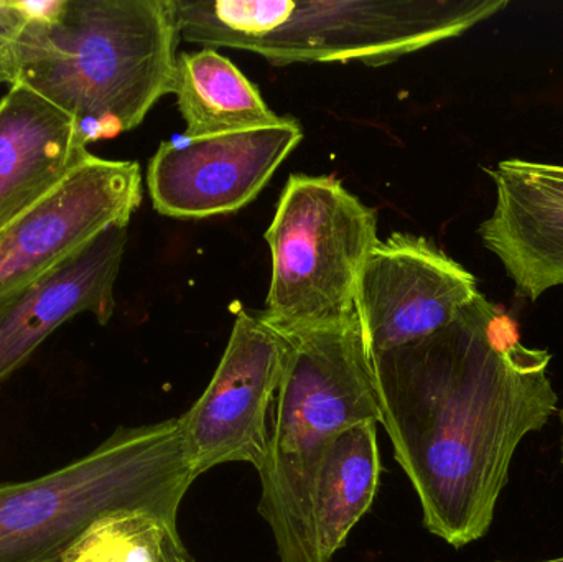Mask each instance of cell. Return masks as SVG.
I'll return each instance as SVG.
<instances>
[{"mask_svg": "<svg viewBox=\"0 0 563 562\" xmlns=\"http://www.w3.org/2000/svg\"><path fill=\"white\" fill-rule=\"evenodd\" d=\"M379 425L422 508L450 547L488 535L516 452L558 412L552 353L479 294L445 329L373 356Z\"/></svg>", "mask_w": 563, "mask_h": 562, "instance_id": "6da1fadb", "label": "cell"}, {"mask_svg": "<svg viewBox=\"0 0 563 562\" xmlns=\"http://www.w3.org/2000/svg\"><path fill=\"white\" fill-rule=\"evenodd\" d=\"M180 40L174 0H63L16 42L12 85L71 115L88 145L137 128L170 95Z\"/></svg>", "mask_w": 563, "mask_h": 562, "instance_id": "7a4b0ae2", "label": "cell"}, {"mask_svg": "<svg viewBox=\"0 0 563 562\" xmlns=\"http://www.w3.org/2000/svg\"><path fill=\"white\" fill-rule=\"evenodd\" d=\"M181 40L277 66H383L455 38L508 0H174Z\"/></svg>", "mask_w": 563, "mask_h": 562, "instance_id": "3957f363", "label": "cell"}, {"mask_svg": "<svg viewBox=\"0 0 563 562\" xmlns=\"http://www.w3.org/2000/svg\"><path fill=\"white\" fill-rule=\"evenodd\" d=\"M284 335L287 360L257 510L273 531L280 562H318L311 521L318 462L341 432L364 421L379 425V399L356 313Z\"/></svg>", "mask_w": 563, "mask_h": 562, "instance_id": "277c9868", "label": "cell"}, {"mask_svg": "<svg viewBox=\"0 0 563 562\" xmlns=\"http://www.w3.org/2000/svg\"><path fill=\"white\" fill-rule=\"evenodd\" d=\"M197 481L181 418L119 428L42 477L0 484V562H56L102 515L145 510L177 525Z\"/></svg>", "mask_w": 563, "mask_h": 562, "instance_id": "5b68a950", "label": "cell"}, {"mask_svg": "<svg viewBox=\"0 0 563 562\" xmlns=\"http://www.w3.org/2000/svg\"><path fill=\"white\" fill-rule=\"evenodd\" d=\"M273 277L264 320L282 333L343 322L377 241V211L331 175L291 174L266 231Z\"/></svg>", "mask_w": 563, "mask_h": 562, "instance_id": "8992f818", "label": "cell"}, {"mask_svg": "<svg viewBox=\"0 0 563 562\" xmlns=\"http://www.w3.org/2000/svg\"><path fill=\"white\" fill-rule=\"evenodd\" d=\"M287 350V337L261 313H238L210 385L180 416L195 478L231 462H244L257 472L264 467L269 409L279 392Z\"/></svg>", "mask_w": 563, "mask_h": 562, "instance_id": "52a82bcc", "label": "cell"}, {"mask_svg": "<svg viewBox=\"0 0 563 562\" xmlns=\"http://www.w3.org/2000/svg\"><path fill=\"white\" fill-rule=\"evenodd\" d=\"M479 294L476 277L429 238L393 233L361 267L354 313L373 359L445 329Z\"/></svg>", "mask_w": 563, "mask_h": 562, "instance_id": "ba28073f", "label": "cell"}, {"mask_svg": "<svg viewBox=\"0 0 563 562\" xmlns=\"http://www.w3.org/2000/svg\"><path fill=\"white\" fill-rule=\"evenodd\" d=\"M142 203L141 165L89 154L55 190L0 231V296L42 276Z\"/></svg>", "mask_w": 563, "mask_h": 562, "instance_id": "9c48e42d", "label": "cell"}, {"mask_svg": "<svg viewBox=\"0 0 563 562\" xmlns=\"http://www.w3.org/2000/svg\"><path fill=\"white\" fill-rule=\"evenodd\" d=\"M301 139L300 124L284 118L254 131L162 142L148 162L152 205L170 218L234 213L263 191Z\"/></svg>", "mask_w": 563, "mask_h": 562, "instance_id": "30bf717a", "label": "cell"}, {"mask_svg": "<svg viewBox=\"0 0 563 562\" xmlns=\"http://www.w3.org/2000/svg\"><path fill=\"white\" fill-rule=\"evenodd\" d=\"M125 244L128 227L109 228L42 276L0 296V382L68 320L86 312L101 326L111 320Z\"/></svg>", "mask_w": 563, "mask_h": 562, "instance_id": "8fae6325", "label": "cell"}, {"mask_svg": "<svg viewBox=\"0 0 563 562\" xmlns=\"http://www.w3.org/2000/svg\"><path fill=\"white\" fill-rule=\"evenodd\" d=\"M89 152L75 119L22 85L0 101V231L55 190Z\"/></svg>", "mask_w": 563, "mask_h": 562, "instance_id": "7c38bea8", "label": "cell"}, {"mask_svg": "<svg viewBox=\"0 0 563 562\" xmlns=\"http://www.w3.org/2000/svg\"><path fill=\"white\" fill-rule=\"evenodd\" d=\"M486 172L495 207L479 224V240L501 261L516 296L536 302L563 286V198L519 177L503 161Z\"/></svg>", "mask_w": 563, "mask_h": 562, "instance_id": "4fadbf2b", "label": "cell"}, {"mask_svg": "<svg viewBox=\"0 0 563 562\" xmlns=\"http://www.w3.org/2000/svg\"><path fill=\"white\" fill-rule=\"evenodd\" d=\"M377 422L338 434L321 454L311 487V521L318 562H333L379 488Z\"/></svg>", "mask_w": 563, "mask_h": 562, "instance_id": "5bb4252c", "label": "cell"}, {"mask_svg": "<svg viewBox=\"0 0 563 562\" xmlns=\"http://www.w3.org/2000/svg\"><path fill=\"white\" fill-rule=\"evenodd\" d=\"M172 95L177 96L185 137L254 131L284 119L230 58L210 46L178 55Z\"/></svg>", "mask_w": 563, "mask_h": 562, "instance_id": "9a60e30c", "label": "cell"}, {"mask_svg": "<svg viewBox=\"0 0 563 562\" xmlns=\"http://www.w3.org/2000/svg\"><path fill=\"white\" fill-rule=\"evenodd\" d=\"M177 540V525L152 511H112L92 521L56 562H165Z\"/></svg>", "mask_w": 563, "mask_h": 562, "instance_id": "2e32d148", "label": "cell"}, {"mask_svg": "<svg viewBox=\"0 0 563 562\" xmlns=\"http://www.w3.org/2000/svg\"><path fill=\"white\" fill-rule=\"evenodd\" d=\"M63 0H20V2H0V62L10 73L12 53L26 26L36 19L55 15ZM12 78V73H10ZM12 85V82H10Z\"/></svg>", "mask_w": 563, "mask_h": 562, "instance_id": "e0dca14e", "label": "cell"}, {"mask_svg": "<svg viewBox=\"0 0 563 562\" xmlns=\"http://www.w3.org/2000/svg\"><path fill=\"white\" fill-rule=\"evenodd\" d=\"M503 162L519 177L539 185L555 197L563 198V165L525 161V158H508Z\"/></svg>", "mask_w": 563, "mask_h": 562, "instance_id": "ac0fdd59", "label": "cell"}, {"mask_svg": "<svg viewBox=\"0 0 563 562\" xmlns=\"http://www.w3.org/2000/svg\"><path fill=\"white\" fill-rule=\"evenodd\" d=\"M165 562H195L191 560L188 551L185 550L184 543L181 540L174 541V543L168 547L167 558H165Z\"/></svg>", "mask_w": 563, "mask_h": 562, "instance_id": "d6986e66", "label": "cell"}, {"mask_svg": "<svg viewBox=\"0 0 563 562\" xmlns=\"http://www.w3.org/2000/svg\"><path fill=\"white\" fill-rule=\"evenodd\" d=\"M3 82L10 85V82H12V78H10V73L9 69H7V66L0 62V85H3Z\"/></svg>", "mask_w": 563, "mask_h": 562, "instance_id": "ffe728a7", "label": "cell"}, {"mask_svg": "<svg viewBox=\"0 0 563 562\" xmlns=\"http://www.w3.org/2000/svg\"><path fill=\"white\" fill-rule=\"evenodd\" d=\"M559 419H561V429H562V465H563V408L559 411Z\"/></svg>", "mask_w": 563, "mask_h": 562, "instance_id": "44dd1931", "label": "cell"}, {"mask_svg": "<svg viewBox=\"0 0 563 562\" xmlns=\"http://www.w3.org/2000/svg\"><path fill=\"white\" fill-rule=\"evenodd\" d=\"M496 562H506V561H496ZM534 562H563V557L554 558V560L534 561Z\"/></svg>", "mask_w": 563, "mask_h": 562, "instance_id": "7402d4cb", "label": "cell"}]
</instances>
